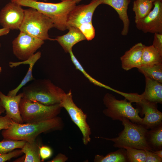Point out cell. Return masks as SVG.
<instances>
[{"instance_id":"10","label":"cell","mask_w":162,"mask_h":162,"mask_svg":"<svg viewBox=\"0 0 162 162\" xmlns=\"http://www.w3.org/2000/svg\"><path fill=\"white\" fill-rule=\"evenodd\" d=\"M44 43V40L20 32L12 42L13 53L20 60H26L33 56Z\"/></svg>"},{"instance_id":"16","label":"cell","mask_w":162,"mask_h":162,"mask_svg":"<svg viewBox=\"0 0 162 162\" xmlns=\"http://www.w3.org/2000/svg\"><path fill=\"white\" fill-rule=\"evenodd\" d=\"M100 0L101 4H105L110 5L116 11L123 24L121 34L123 36L127 35L130 25V20L128 15L127 10L130 0Z\"/></svg>"},{"instance_id":"44","label":"cell","mask_w":162,"mask_h":162,"mask_svg":"<svg viewBox=\"0 0 162 162\" xmlns=\"http://www.w3.org/2000/svg\"><path fill=\"white\" fill-rule=\"evenodd\" d=\"M1 44H0V48L1 47Z\"/></svg>"},{"instance_id":"30","label":"cell","mask_w":162,"mask_h":162,"mask_svg":"<svg viewBox=\"0 0 162 162\" xmlns=\"http://www.w3.org/2000/svg\"><path fill=\"white\" fill-rule=\"evenodd\" d=\"M22 149H16L9 152L0 154V162H4L23 154Z\"/></svg>"},{"instance_id":"15","label":"cell","mask_w":162,"mask_h":162,"mask_svg":"<svg viewBox=\"0 0 162 162\" xmlns=\"http://www.w3.org/2000/svg\"><path fill=\"white\" fill-rule=\"evenodd\" d=\"M145 46L141 43H138L120 57L122 67L123 69L127 71L141 67L142 50Z\"/></svg>"},{"instance_id":"38","label":"cell","mask_w":162,"mask_h":162,"mask_svg":"<svg viewBox=\"0 0 162 162\" xmlns=\"http://www.w3.org/2000/svg\"><path fill=\"white\" fill-rule=\"evenodd\" d=\"M5 111V110L4 108L2 106L1 100L0 99V116L3 113H4Z\"/></svg>"},{"instance_id":"29","label":"cell","mask_w":162,"mask_h":162,"mask_svg":"<svg viewBox=\"0 0 162 162\" xmlns=\"http://www.w3.org/2000/svg\"><path fill=\"white\" fill-rule=\"evenodd\" d=\"M78 28L85 36L87 40L88 41L92 40L94 37L95 34V31L92 22L82 24Z\"/></svg>"},{"instance_id":"28","label":"cell","mask_w":162,"mask_h":162,"mask_svg":"<svg viewBox=\"0 0 162 162\" xmlns=\"http://www.w3.org/2000/svg\"><path fill=\"white\" fill-rule=\"evenodd\" d=\"M71 60L76 67L77 69L80 70L91 82L95 85L99 86L100 87H104L110 89V88L100 83L98 81L96 80L92 77L83 68L82 65L77 60L74 55L72 50H71L69 52Z\"/></svg>"},{"instance_id":"40","label":"cell","mask_w":162,"mask_h":162,"mask_svg":"<svg viewBox=\"0 0 162 162\" xmlns=\"http://www.w3.org/2000/svg\"><path fill=\"white\" fill-rule=\"evenodd\" d=\"M2 71V67L0 66V74Z\"/></svg>"},{"instance_id":"36","label":"cell","mask_w":162,"mask_h":162,"mask_svg":"<svg viewBox=\"0 0 162 162\" xmlns=\"http://www.w3.org/2000/svg\"><path fill=\"white\" fill-rule=\"evenodd\" d=\"M10 30L9 29L5 28H2L0 29V37L6 35L9 32Z\"/></svg>"},{"instance_id":"34","label":"cell","mask_w":162,"mask_h":162,"mask_svg":"<svg viewBox=\"0 0 162 162\" xmlns=\"http://www.w3.org/2000/svg\"><path fill=\"white\" fill-rule=\"evenodd\" d=\"M146 154L145 162H161L162 158L157 156L152 151L147 150H145Z\"/></svg>"},{"instance_id":"25","label":"cell","mask_w":162,"mask_h":162,"mask_svg":"<svg viewBox=\"0 0 162 162\" xmlns=\"http://www.w3.org/2000/svg\"><path fill=\"white\" fill-rule=\"evenodd\" d=\"M139 71L145 76L162 83V64L144 65L139 68Z\"/></svg>"},{"instance_id":"41","label":"cell","mask_w":162,"mask_h":162,"mask_svg":"<svg viewBox=\"0 0 162 162\" xmlns=\"http://www.w3.org/2000/svg\"><path fill=\"white\" fill-rule=\"evenodd\" d=\"M149 0V1H150L152 2H154L156 0Z\"/></svg>"},{"instance_id":"20","label":"cell","mask_w":162,"mask_h":162,"mask_svg":"<svg viewBox=\"0 0 162 162\" xmlns=\"http://www.w3.org/2000/svg\"><path fill=\"white\" fill-rule=\"evenodd\" d=\"M154 64H162V54L152 45L145 46L142 50L141 66Z\"/></svg>"},{"instance_id":"35","label":"cell","mask_w":162,"mask_h":162,"mask_svg":"<svg viewBox=\"0 0 162 162\" xmlns=\"http://www.w3.org/2000/svg\"><path fill=\"white\" fill-rule=\"evenodd\" d=\"M68 158L65 154L58 153L52 160L47 161L48 162H65L68 160Z\"/></svg>"},{"instance_id":"17","label":"cell","mask_w":162,"mask_h":162,"mask_svg":"<svg viewBox=\"0 0 162 162\" xmlns=\"http://www.w3.org/2000/svg\"><path fill=\"white\" fill-rule=\"evenodd\" d=\"M41 56V53L38 51L26 60L21 62H9V66L10 68L16 67L21 64H28L29 68L26 74L20 84L14 89L9 91L7 95L10 96L16 95L19 90L27 83L30 81L35 80L32 75V69L35 64L40 58Z\"/></svg>"},{"instance_id":"1","label":"cell","mask_w":162,"mask_h":162,"mask_svg":"<svg viewBox=\"0 0 162 162\" xmlns=\"http://www.w3.org/2000/svg\"><path fill=\"white\" fill-rule=\"evenodd\" d=\"M63 127L62 118L57 116L36 122L19 124L13 121L8 128L3 130L1 134L4 138L32 142L41 133L61 130Z\"/></svg>"},{"instance_id":"22","label":"cell","mask_w":162,"mask_h":162,"mask_svg":"<svg viewBox=\"0 0 162 162\" xmlns=\"http://www.w3.org/2000/svg\"><path fill=\"white\" fill-rule=\"evenodd\" d=\"M40 146L35 141L32 142H26L21 149L25 154L23 162H40L41 160L40 154Z\"/></svg>"},{"instance_id":"24","label":"cell","mask_w":162,"mask_h":162,"mask_svg":"<svg viewBox=\"0 0 162 162\" xmlns=\"http://www.w3.org/2000/svg\"><path fill=\"white\" fill-rule=\"evenodd\" d=\"M148 130L147 135V141L153 151L162 148V123Z\"/></svg>"},{"instance_id":"3","label":"cell","mask_w":162,"mask_h":162,"mask_svg":"<svg viewBox=\"0 0 162 162\" xmlns=\"http://www.w3.org/2000/svg\"><path fill=\"white\" fill-rule=\"evenodd\" d=\"M121 121L124 128L118 133V136L111 138L101 136L95 137L113 142V146L115 148L128 147L153 151L147 140L148 130L141 124L132 122L125 118H122Z\"/></svg>"},{"instance_id":"33","label":"cell","mask_w":162,"mask_h":162,"mask_svg":"<svg viewBox=\"0 0 162 162\" xmlns=\"http://www.w3.org/2000/svg\"><path fill=\"white\" fill-rule=\"evenodd\" d=\"M13 120L7 115L0 116V130L8 128L11 125Z\"/></svg>"},{"instance_id":"5","label":"cell","mask_w":162,"mask_h":162,"mask_svg":"<svg viewBox=\"0 0 162 162\" xmlns=\"http://www.w3.org/2000/svg\"><path fill=\"white\" fill-rule=\"evenodd\" d=\"M54 27L52 20L34 8L24 10L23 19L19 30L43 40H54L50 38L48 32Z\"/></svg>"},{"instance_id":"4","label":"cell","mask_w":162,"mask_h":162,"mask_svg":"<svg viewBox=\"0 0 162 162\" xmlns=\"http://www.w3.org/2000/svg\"><path fill=\"white\" fill-rule=\"evenodd\" d=\"M22 90V98L48 106L60 104L65 93L48 79L34 80Z\"/></svg>"},{"instance_id":"2","label":"cell","mask_w":162,"mask_h":162,"mask_svg":"<svg viewBox=\"0 0 162 162\" xmlns=\"http://www.w3.org/2000/svg\"><path fill=\"white\" fill-rule=\"evenodd\" d=\"M22 6L36 9L50 18L54 27L64 31L67 29V22L68 15L76 5L72 0H61L58 3L40 2L34 0H10Z\"/></svg>"},{"instance_id":"9","label":"cell","mask_w":162,"mask_h":162,"mask_svg":"<svg viewBox=\"0 0 162 162\" xmlns=\"http://www.w3.org/2000/svg\"><path fill=\"white\" fill-rule=\"evenodd\" d=\"M130 103L135 102L142 108L140 113L144 115L141 124L146 129L153 128L162 123V113L158 109L157 103L142 99L136 93L121 92Z\"/></svg>"},{"instance_id":"31","label":"cell","mask_w":162,"mask_h":162,"mask_svg":"<svg viewBox=\"0 0 162 162\" xmlns=\"http://www.w3.org/2000/svg\"><path fill=\"white\" fill-rule=\"evenodd\" d=\"M40 154L41 161L50 158L52 155V149L49 146H42L40 148Z\"/></svg>"},{"instance_id":"8","label":"cell","mask_w":162,"mask_h":162,"mask_svg":"<svg viewBox=\"0 0 162 162\" xmlns=\"http://www.w3.org/2000/svg\"><path fill=\"white\" fill-rule=\"evenodd\" d=\"M60 105L67 111L71 120L78 127L82 135L83 144L86 145L91 141V131L87 122V115L74 103L70 90L63 96Z\"/></svg>"},{"instance_id":"13","label":"cell","mask_w":162,"mask_h":162,"mask_svg":"<svg viewBox=\"0 0 162 162\" xmlns=\"http://www.w3.org/2000/svg\"><path fill=\"white\" fill-rule=\"evenodd\" d=\"M153 4L152 10L136 23V26L144 33L162 34V2L156 0Z\"/></svg>"},{"instance_id":"42","label":"cell","mask_w":162,"mask_h":162,"mask_svg":"<svg viewBox=\"0 0 162 162\" xmlns=\"http://www.w3.org/2000/svg\"><path fill=\"white\" fill-rule=\"evenodd\" d=\"M34 0V1H38L39 0ZM42 0L44 1L45 2H46L47 1V0Z\"/></svg>"},{"instance_id":"6","label":"cell","mask_w":162,"mask_h":162,"mask_svg":"<svg viewBox=\"0 0 162 162\" xmlns=\"http://www.w3.org/2000/svg\"><path fill=\"white\" fill-rule=\"evenodd\" d=\"M62 108L60 104L46 105L22 98L19 105L20 112L24 123L40 122L52 119L57 116Z\"/></svg>"},{"instance_id":"26","label":"cell","mask_w":162,"mask_h":162,"mask_svg":"<svg viewBox=\"0 0 162 162\" xmlns=\"http://www.w3.org/2000/svg\"><path fill=\"white\" fill-rule=\"evenodd\" d=\"M26 141L4 138L0 142V154L11 152L15 149H21Z\"/></svg>"},{"instance_id":"14","label":"cell","mask_w":162,"mask_h":162,"mask_svg":"<svg viewBox=\"0 0 162 162\" xmlns=\"http://www.w3.org/2000/svg\"><path fill=\"white\" fill-rule=\"evenodd\" d=\"M22 94L21 93L14 96L6 95L0 91V99L5 109L6 114L16 123L23 124L19 109V105Z\"/></svg>"},{"instance_id":"39","label":"cell","mask_w":162,"mask_h":162,"mask_svg":"<svg viewBox=\"0 0 162 162\" xmlns=\"http://www.w3.org/2000/svg\"><path fill=\"white\" fill-rule=\"evenodd\" d=\"M73 1L75 2L76 4H77L79 3L82 0H72Z\"/></svg>"},{"instance_id":"37","label":"cell","mask_w":162,"mask_h":162,"mask_svg":"<svg viewBox=\"0 0 162 162\" xmlns=\"http://www.w3.org/2000/svg\"><path fill=\"white\" fill-rule=\"evenodd\" d=\"M152 152L159 157L162 158V150L160 149L157 151H153Z\"/></svg>"},{"instance_id":"27","label":"cell","mask_w":162,"mask_h":162,"mask_svg":"<svg viewBox=\"0 0 162 162\" xmlns=\"http://www.w3.org/2000/svg\"><path fill=\"white\" fill-rule=\"evenodd\" d=\"M128 162H145L146 154L145 150L124 147Z\"/></svg>"},{"instance_id":"21","label":"cell","mask_w":162,"mask_h":162,"mask_svg":"<svg viewBox=\"0 0 162 162\" xmlns=\"http://www.w3.org/2000/svg\"><path fill=\"white\" fill-rule=\"evenodd\" d=\"M153 2L148 0H135L133 10L135 14V21L137 23L146 16L151 10Z\"/></svg>"},{"instance_id":"23","label":"cell","mask_w":162,"mask_h":162,"mask_svg":"<svg viewBox=\"0 0 162 162\" xmlns=\"http://www.w3.org/2000/svg\"><path fill=\"white\" fill-rule=\"evenodd\" d=\"M94 162H128L126 150L119 148L118 150L110 152L105 156L97 154L94 159Z\"/></svg>"},{"instance_id":"18","label":"cell","mask_w":162,"mask_h":162,"mask_svg":"<svg viewBox=\"0 0 162 162\" xmlns=\"http://www.w3.org/2000/svg\"><path fill=\"white\" fill-rule=\"evenodd\" d=\"M144 92L139 97L142 99L156 103H162V83L145 77Z\"/></svg>"},{"instance_id":"19","label":"cell","mask_w":162,"mask_h":162,"mask_svg":"<svg viewBox=\"0 0 162 162\" xmlns=\"http://www.w3.org/2000/svg\"><path fill=\"white\" fill-rule=\"evenodd\" d=\"M66 34L57 37L56 40L62 47L64 51L69 52L72 50L73 46L78 42L86 39L79 29L77 27H70Z\"/></svg>"},{"instance_id":"11","label":"cell","mask_w":162,"mask_h":162,"mask_svg":"<svg viewBox=\"0 0 162 162\" xmlns=\"http://www.w3.org/2000/svg\"><path fill=\"white\" fill-rule=\"evenodd\" d=\"M22 6L10 2L0 11V24L3 28L10 30L19 29L24 15Z\"/></svg>"},{"instance_id":"7","label":"cell","mask_w":162,"mask_h":162,"mask_svg":"<svg viewBox=\"0 0 162 162\" xmlns=\"http://www.w3.org/2000/svg\"><path fill=\"white\" fill-rule=\"evenodd\" d=\"M103 101L106 107L103 111V113L112 120L121 121L122 118H125L132 122L141 124L142 119L139 115L140 110L134 108L126 98L118 100L112 94L107 93L104 97Z\"/></svg>"},{"instance_id":"12","label":"cell","mask_w":162,"mask_h":162,"mask_svg":"<svg viewBox=\"0 0 162 162\" xmlns=\"http://www.w3.org/2000/svg\"><path fill=\"white\" fill-rule=\"evenodd\" d=\"M100 4V0H92L88 4L76 5L68 15L67 29L70 27L78 28L82 24L92 22L94 13Z\"/></svg>"},{"instance_id":"32","label":"cell","mask_w":162,"mask_h":162,"mask_svg":"<svg viewBox=\"0 0 162 162\" xmlns=\"http://www.w3.org/2000/svg\"><path fill=\"white\" fill-rule=\"evenodd\" d=\"M152 45L162 54V34H154Z\"/></svg>"},{"instance_id":"43","label":"cell","mask_w":162,"mask_h":162,"mask_svg":"<svg viewBox=\"0 0 162 162\" xmlns=\"http://www.w3.org/2000/svg\"><path fill=\"white\" fill-rule=\"evenodd\" d=\"M158 0L162 2V0Z\"/></svg>"}]
</instances>
